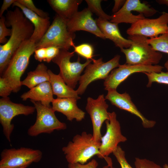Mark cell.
I'll list each match as a JSON object with an SVG mask.
<instances>
[{"mask_svg": "<svg viewBox=\"0 0 168 168\" xmlns=\"http://www.w3.org/2000/svg\"><path fill=\"white\" fill-rule=\"evenodd\" d=\"M163 66L154 65H131L127 64L120 65L113 70L105 80V89L107 91L116 90L118 86L131 75L136 73L156 72L162 71Z\"/></svg>", "mask_w": 168, "mask_h": 168, "instance_id": "obj_13", "label": "cell"}, {"mask_svg": "<svg viewBox=\"0 0 168 168\" xmlns=\"http://www.w3.org/2000/svg\"><path fill=\"white\" fill-rule=\"evenodd\" d=\"M125 1L124 0H115L114 5L112 10V12L114 13L119 11L123 6Z\"/></svg>", "mask_w": 168, "mask_h": 168, "instance_id": "obj_38", "label": "cell"}, {"mask_svg": "<svg viewBox=\"0 0 168 168\" xmlns=\"http://www.w3.org/2000/svg\"><path fill=\"white\" fill-rule=\"evenodd\" d=\"M147 76L148 82L147 86L151 87L153 82H156L160 84H168V72L162 71L157 73L151 72L144 73Z\"/></svg>", "mask_w": 168, "mask_h": 168, "instance_id": "obj_27", "label": "cell"}, {"mask_svg": "<svg viewBox=\"0 0 168 168\" xmlns=\"http://www.w3.org/2000/svg\"><path fill=\"white\" fill-rule=\"evenodd\" d=\"M34 53V57L36 60L40 62L44 61L46 56L45 47L36 49Z\"/></svg>", "mask_w": 168, "mask_h": 168, "instance_id": "obj_36", "label": "cell"}, {"mask_svg": "<svg viewBox=\"0 0 168 168\" xmlns=\"http://www.w3.org/2000/svg\"><path fill=\"white\" fill-rule=\"evenodd\" d=\"M98 165L97 161L95 159H93L86 164L68 163V168H97Z\"/></svg>", "mask_w": 168, "mask_h": 168, "instance_id": "obj_35", "label": "cell"}, {"mask_svg": "<svg viewBox=\"0 0 168 168\" xmlns=\"http://www.w3.org/2000/svg\"><path fill=\"white\" fill-rule=\"evenodd\" d=\"M16 0H4L0 10V17L3 16L5 11L7 10L12 5L16 2Z\"/></svg>", "mask_w": 168, "mask_h": 168, "instance_id": "obj_37", "label": "cell"}, {"mask_svg": "<svg viewBox=\"0 0 168 168\" xmlns=\"http://www.w3.org/2000/svg\"><path fill=\"white\" fill-rule=\"evenodd\" d=\"M5 18L6 25L11 26V34L7 43L0 45L1 76L15 52L23 42L30 39L34 31L33 25L18 7L8 11Z\"/></svg>", "mask_w": 168, "mask_h": 168, "instance_id": "obj_1", "label": "cell"}, {"mask_svg": "<svg viewBox=\"0 0 168 168\" xmlns=\"http://www.w3.org/2000/svg\"><path fill=\"white\" fill-rule=\"evenodd\" d=\"M74 51L78 55L86 58V60L94 59L93 57L94 48L93 46L88 43H83L77 46H74Z\"/></svg>", "mask_w": 168, "mask_h": 168, "instance_id": "obj_28", "label": "cell"}, {"mask_svg": "<svg viewBox=\"0 0 168 168\" xmlns=\"http://www.w3.org/2000/svg\"><path fill=\"white\" fill-rule=\"evenodd\" d=\"M75 33L67 29L66 20L56 14L51 24L41 39L36 44V49L50 46L68 50L75 44Z\"/></svg>", "mask_w": 168, "mask_h": 168, "instance_id": "obj_5", "label": "cell"}, {"mask_svg": "<svg viewBox=\"0 0 168 168\" xmlns=\"http://www.w3.org/2000/svg\"><path fill=\"white\" fill-rule=\"evenodd\" d=\"M168 13L163 12L158 18H145L134 23L126 30L129 36L140 35L152 38L167 33Z\"/></svg>", "mask_w": 168, "mask_h": 168, "instance_id": "obj_12", "label": "cell"}, {"mask_svg": "<svg viewBox=\"0 0 168 168\" xmlns=\"http://www.w3.org/2000/svg\"><path fill=\"white\" fill-rule=\"evenodd\" d=\"M16 1L40 16L45 18H49V14L36 7L32 0H16Z\"/></svg>", "mask_w": 168, "mask_h": 168, "instance_id": "obj_29", "label": "cell"}, {"mask_svg": "<svg viewBox=\"0 0 168 168\" xmlns=\"http://www.w3.org/2000/svg\"><path fill=\"white\" fill-rule=\"evenodd\" d=\"M132 41L129 48L121 49L125 55L126 63L131 65H156L162 57L160 52L153 49L147 42V37L140 35L129 36Z\"/></svg>", "mask_w": 168, "mask_h": 168, "instance_id": "obj_4", "label": "cell"}, {"mask_svg": "<svg viewBox=\"0 0 168 168\" xmlns=\"http://www.w3.org/2000/svg\"><path fill=\"white\" fill-rule=\"evenodd\" d=\"M109 119L106 120V131L101 138L98 157L104 159L115 150L118 144L124 142L127 138L122 134L120 124L117 119V114L113 111L109 112Z\"/></svg>", "mask_w": 168, "mask_h": 168, "instance_id": "obj_11", "label": "cell"}, {"mask_svg": "<svg viewBox=\"0 0 168 168\" xmlns=\"http://www.w3.org/2000/svg\"><path fill=\"white\" fill-rule=\"evenodd\" d=\"M120 56L118 55L106 62L102 58L94 59L93 63H90L86 68L84 74L81 76L79 81V85L76 90L78 95L85 92L88 86L92 82L99 79H104L107 77L111 71L120 65Z\"/></svg>", "mask_w": 168, "mask_h": 168, "instance_id": "obj_8", "label": "cell"}, {"mask_svg": "<svg viewBox=\"0 0 168 168\" xmlns=\"http://www.w3.org/2000/svg\"><path fill=\"white\" fill-rule=\"evenodd\" d=\"M113 154L119 164L121 168H133L125 158L124 151L120 146H118Z\"/></svg>", "mask_w": 168, "mask_h": 168, "instance_id": "obj_30", "label": "cell"}, {"mask_svg": "<svg viewBox=\"0 0 168 168\" xmlns=\"http://www.w3.org/2000/svg\"><path fill=\"white\" fill-rule=\"evenodd\" d=\"M48 72L53 94L58 98L80 99L77 91L68 86L59 74H56L50 69H48Z\"/></svg>", "mask_w": 168, "mask_h": 168, "instance_id": "obj_21", "label": "cell"}, {"mask_svg": "<svg viewBox=\"0 0 168 168\" xmlns=\"http://www.w3.org/2000/svg\"><path fill=\"white\" fill-rule=\"evenodd\" d=\"M105 98L109 100L112 105L138 117L141 120L144 128H151L155 125L156 122L155 121L147 119L138 110L132 100L130 96L127 92L120 94L118 93L116 90H110L108 91Z\"/></svg>", "mask_w": 168, "mask_h": 168, "instance_id": "obj_16", "label": "cell"}, {"mask_svg": "<svg viewBox=\"0 0 168 168\" xmlns=\"http://www.w3.org/2000/svg\"><path fill=\"white\" fill-rule=\"evenodd\" d=\"M77 100L74 98L54 99L52 102V107L55 112H60L65 115L68 120L72 121L75 119L80 122L84 119L85 113L77 106Z\"/></svg>", "mask_w": 168, "mask_h": 168, "instance_id": "obj_17", "label": "cell"}, {"mask_svg": "<svg viewBox=\"0 0 168 168\" xmlns=\"http://www.w3.org/2000/svg\"><path fill=\"white\" fill-rule=\"evenodd\" d=\"M100 145L94 141L92 134L83 131L74 136L62 150L68 163L85 164L95 155H99Z\"/></svg>", "mask_w": 168, "mask_h": 168, "instance_id": "obj_3", "label": "cell"}, {"mask_svg": "<svg viewBox=\"0 0 168 168\" xmlns=\"http://www.w3.org/2000/svg\"><path fill=\"white\" fill-rule=\"evenodd\" d=\"M30 101L35 107L37 114L35 123L28 130L29 136L36 137L42 133L50 134L55 130L67 128L66 124L57 119L52 107L45 106L40 102Z\"/></svg>", "mask_w": 168, "mask_h": 168, "instance_id": "obj_6", "label": "cell"}, {"mask_svg": "<svg viewBox=\"0 0 168 168\" xmlns=\"http://www.w3.org/2000/svg\"><path fill=\"white\" fill-rule=\"evenodd\" d=\"M147 43L155 50L168 54V33L152 38L148 39Z\"/></svg>", "mask_w": 168, "mask_h": 168, "instance_id": "obj_25", "label": "cell"}, {"mask_svg": "<svg viewBox=\"0 0 168 168\" xmlns=\"http://www.w3.org/2000/svg\"><path fill=\"white\" fill-rule=\"evenodd\" d=\"M156 2L159 4L165 5L168 6V0H157Z\"/></svg>", "mask_w": 168, "mask_h": 168, "instance_id": "obj_40", "label": "cell"}, {"mask_svg": "<svg viewBox=\"0 0 168 168\" xmlns=\"http://www.w3.org/2000/svg\"><path fill=\"white\" fill-rule=\"evenodd\" d=\"M164 66L168 72V60L165 62Z\"/></svg>", "mask_w": 168, "mask_h": 168, "instance_id": "obj_41", "label": "cell"}, {"mask_svg": "<svg viewBox=\"0 0 168 168\" xmlns=\"http://www.w3.org/2000/svg\"><path fill=\"white\" fill-rule=\"evenodd\" d=\"M27 167H28V166H25L22 167H19L18 168H26Z\"/></svg>", "mask_w": 168, "mask_h": 168, "instance_id": "obj_43", "label": "cell"}, {"mask_svg": "<svg viewBox=\"0 0 168 168\" xmlns=\"http://www.w3.org/2000/svg\"><path fill=\"white\" fill-rule=\"evenodd\" d=\"M13 91L11 86L4 78L0 77V96L2 98H6Z\"/></svg>", "mask_w": 168, "mask_h": 168, "instance_id": "obj_33", "label": "cell"}, {"mask_svg": "<svg viewBox=\"0 0 168 168\" xmlns=\"http://www.w3.org/2000/svg\"><path fill=\"white\" fill-rule=\"evenodd\" d=\"M36 49V43L30 39L23 42L15 52L2 77L7 81L16 93L21 89V78L29 64L30 58Z\"/></svg>", "mask_w": 168, "mask_h": 168, "instance_id": "obj_2", "label": "cell"}, {"mask_svg": "<svg viewBox=\"0 0 168 168\" xmlns=\"http://www.w3.org/2000/svg\"><path fill=\"white\" fill-rule=\"evenodd\" d=\"M45 48L46 56L44 62L49 63L58 55L60 49L58 47L54 46Z\"/></svg>", "mask_w": 168, "mask_h": 168, "instance_id": "obj_34", "label": "cell"}, {"mask_svg": "<svg viewBox=\"0 0 168 168\" xmlns=\"http://www.w3.org/2000/svg\"><path fill=\"white\" fill-rule=\"evenodd\" d=\"M74 51L70 52L68 50L60 49L58 55L52 60L59 67L60 76L66 83L73 89L79 81L84 68L92 61L86 60L85 63H81L78 56L77 61L71 62L70 59L74 55Z\"/></svg>", "mask_w": 168, "mask_h": 168, "instance_id": "obj_7", "label": "cell"}, {"mask_svg": "<svg viewBox=\"0 0 168 168\" xmlns=\"http://www.w3.org/2000/svg\"><path fill=\"white\" fill-rule=\"evenodd\" d=\"M163 168H168V164H165L163 165Z\"/></svg>", "mask_w": 168, "mask_h": 168, "instance_id": "obj_42", "label": "cell"}, {"mask_svg": "<svg viewBox=\"0 0 168 168\" xmlns=\"http://www.w3.org/2000/svg\"><path fill=\"white\" fill-rule=\"evenodd\" d=\"M96 23L105 39L112 41L116 47L122 49L130 47L132 41L124 38L121 35L118 24L100 18L96 20Z\"/></svg>", "mask_w": 168, "mask_h": 168, "instance_id": "obj_18", "label": "cell"}, {"mask_svg": "<svg viewBox=\"0 0 168 168\" xmlns=\"http://www.w3.org/2000/svg\"><path fill=\"white\" fill-rule=\"evenodd\" d=\"M49 81L47 68L44 63H41L37 66L34 70L28 73L27 77L21 82V84L31 89L41 83Z\"/></svg>", "mask_w": 168, "mask_h": 168, "instance_id": "obj_23", "label": "cell"}, {"mask_svg": "<svg viewBox=\"0 0 168 168\" xmlns=\"http://www.w3.org/2000/svg\"><path fill=\"white\" fill-rule=\"evenodd\" d=\"M5 17L2 16L0 18V43L5 44L8 40L6 37L10 36L11 34V29L7 27L5 24Z\"/></svg>", "mask_w": 168, "mask_h": 168, "instance_id": "obj_31", "label": "cell"}, {"mask_svg": "<svg viewBox=\"0 0 168 168\" xmlns=\"http://www.w3.org/2000/svg\"><path fill=\"white\" fill-rule=\"evenodd\" d=\"M42 152L38 149L21 147L3 149L1 152L0 168H18L28 166L41 159Z\"/></svg>", "mask_w": 168, "mask_h": 168, "instance_id": "obj_9", "label": "cell"}, {"mask_svg": "<svg viewBox=\"0 0 168 168\" xmlns=\"http://www.w3.org/2000/svg\"><path fill=\"white\" fill-rule=\"evenodd\" d=\"M131 12L132 11L123 6L119 11L111 16L110 21L118 24L122 23L132 24L140 19L145 18L142 14L134 15Z\"/></svg>", "mask_w": 168, "mask_h": 168, "instance_id": "obj_24", "label": "cell"}, {"mask_svg": "<svg viewBox=\"0 0 168 168\" xmlns=\"http://www.w3.org/2000/svg\"><path fill=\"white\" fill-rule=\"evenodd\" d=\"M35 110L34 106L14 103L8 97L0 99V123L3 134L9 142H11L10 137L14 128L11 123L13 118L19 115L32 114Z\"/></svg>", "mask_w": 168, "mask_h": 168, "instance_id": "obj_10", "label": "cell"}, {"mask_svg": "<svg viewBox=\"0 0 168 168\" xmlns=\"http://www.w3.org/2000/svg\"><path fill=\"white\" fill-rule=\"evenodd\" d=\"M103 94L100 95L96 99L88 97L87 100L86 110L90 115L91 120L94 141L100 142L102 136L101 129L103 123L109 120L108 104L105 101Z\"/></svg>", "mask_w": 168, "mask_h": 168, "instance_id": "obj_14", "label": "cell"}, {"mask_svg": "<svg viewBox=\"0 0 168 168\" xmlns=\"http://www.w3.org/2000/svg\"><path fill=\"white\" fill-rule=\"evenodd\" d=\"M167 33H168V29H167Z\"/></svg>", "mask_w": 168, "mask_h": 168, "instance_id": "obj_44", "label": "cell"}, {"mask_svg": "<svg viewBox=\"0 0 168 168\" xmlns=\"http://www.w3.org/2000/svg\"><path fill=\"white\" fill-rule=\"evenodd\" d=\"M105 161H106L107 165L101 168H115L113 166L112 160L110 158L108 157L105 160Z\"/></svg>", "mask_w": 168, "mask_h": 168, "instance_id": "obj_39", "label": "cell"}, {"mask_svg": "<svg viewBox=\"0 0 168 168\" xmlns=\"http://www.w3.org/2000/svg\"><path fill=\"white\" fill-rule=\"evenodd\" d=\"M19 8L25 17L32 23L34 31L30 39L37 43L42 38L50 25L49 18H43L16 1L12 5Z\"/></svg>", "mask_w": 168, "mask_h": 168, "instance_id": "obj_19", "label": "cell"}, {"mask_svg": "<svg viewBox=\"0 0 168 168\" xmlns=\"http://www.w3.org/2000/svg\"><path fill=\"white\" fill-rule=\"evenodd\" d=\"M86 2L88 5V7L92 13H94L99 18L110 21L111 16H110L103 10L101 6V0H86Z\"/></svg>", "mask_w": 168, "mask_h": 168, "instance_id": "obj_26", "label": "cell"}, {"mask_svg": "<svg viewBox=\"0 0 168 168\" xmlns=\"http://www.w3.org/2000/svg\"><path fill=\"white\" fill-rule=\"evenodd\" d=\"M52 8L61 17L67 20L78 12L81 0H48Z\"/></svg>", "mask_w": 168, "mask_h": 168, "instance_id": "obj_22", "label": "cell"}, {"mask_svg": "<svg viewBox=\"0 0 168 168\" xmlns=\"http://www.w3.org/2000/svg\"><path fill=\"white\" fill-rule=\"evenodd\" d=\"M134 165L135 168H162L153 161L138 158H135Z\"/></svg>", "mask_w": 168, "mask_h": 168, "instance_id": "obj_32", "label": "cell"}, {"mask_svg": "<svg viewBox=\"0 0 168 168\" xmlns=\"http://www.w3.org/2000/svg\"><path fill=\"white\" fill-rule=\"evenodd\" d=\"M51 85L49 81L41 83L30 89L21 96L23 101L28 99L30 100L40 102L42 104L47 107H50V103L54 98Z\"/></svg>", "mask_w": 168, "mask_h": 168, "instance_id": "obj_20", "label": "cell"}, {"mask_svg": "<svg viewBox=\"0 0 168 168\" xmlns=\"http://www.w3.org/2000/svg\"><path fill=\"white\" fill-rule=\"evenodd\" d=\"M92 16V13L87 8L77 12L66 20L68 30L73 33L77 31L84 30L101 39H105Z\"/></svg>", "mask_w": 168, "mask_h": 168, "instance_id": "obj_15", "label": "cell"}]
</instances>
